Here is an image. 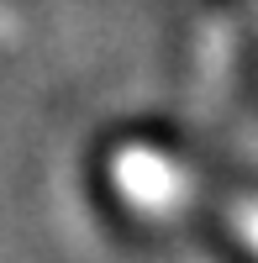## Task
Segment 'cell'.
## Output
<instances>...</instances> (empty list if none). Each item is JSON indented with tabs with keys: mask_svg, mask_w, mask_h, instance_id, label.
Here are the masks:
<instances>
[{
	"mask_svg": "<svg viewBox=\"0 0 258 263\" xmlns=\"http://www.w3.org/2000/svg\"><path fill=\"white\" fill-rule=\"evenodd\" d=\"M116 195L126 205H137V211H148V216H169V211H179L185 200H190V174L179 168V163H169V158H158V153H142V147H132V153H121L116 158Z\"/></svg>",
	"mask_w": 258,
	"mask_h": 263,
	"instance_id": "6da1fadb",
	"label": "cell"
},
{
	"mask_svg": "<svg viewBox=\"0 0 258 263\" xmlns=\"http://www.w3.org/2000/svg\"><path fill=\"white\" fill-rule=\"evenodd\" d=\"M232 227H237V237L258 253V200H248V205H232Z\"/></svg>",
	"mask_w": 258,
	"mask_h": 263,
	"instance_id": "7a4b0ae2",
	"label": "cell"
}]
</instances>
